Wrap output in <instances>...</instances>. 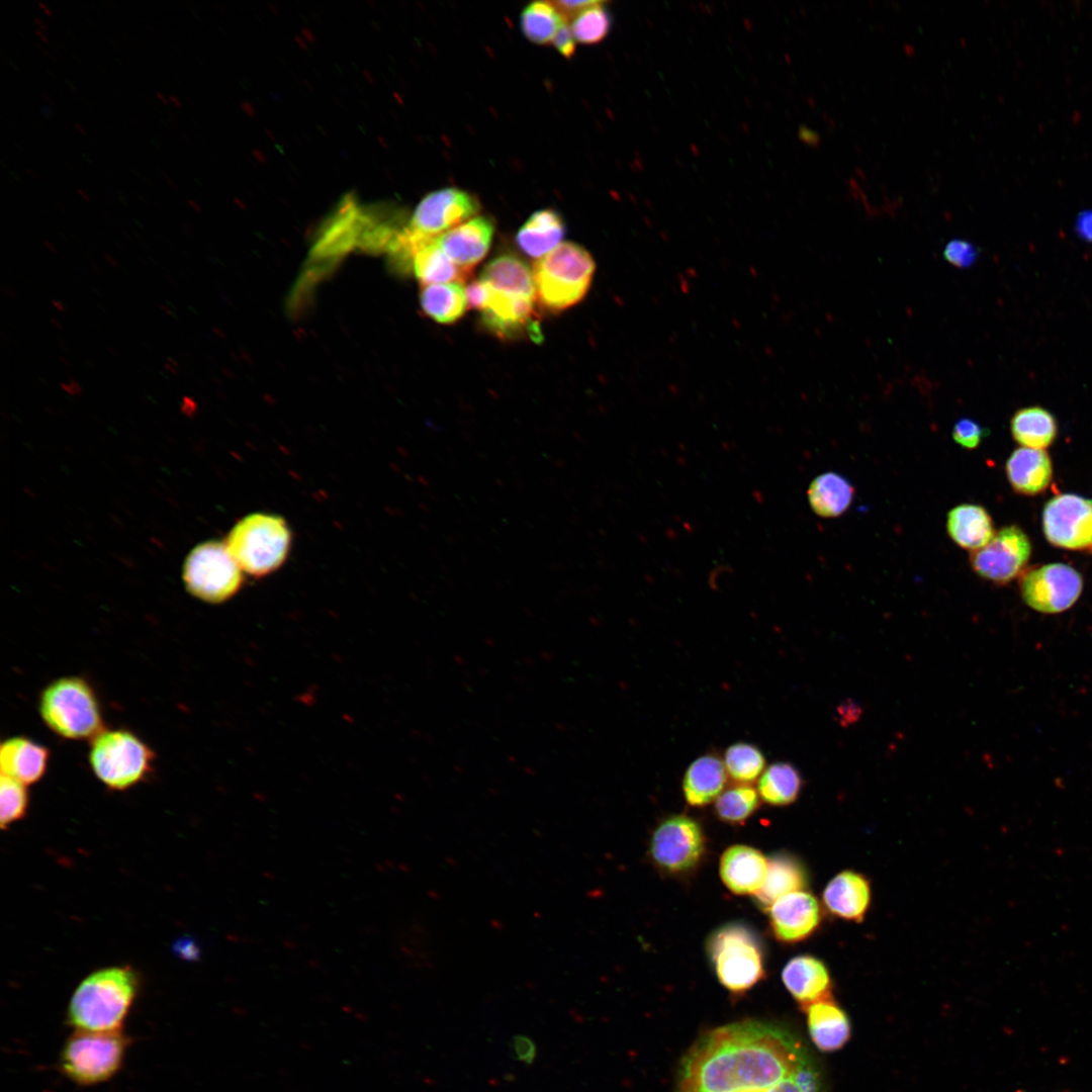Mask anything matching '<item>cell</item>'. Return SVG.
I'll use <instances>...</instances> for the list:
<instances>
[{"instance_id": "obj_59", "label": "cell", "mask_w": 1092, "mask_h": 1092, "mask_svg": "<svg viewBox=\"0 0 1092 1092\" xmlns=\"http://www.w3.org/2000/svg\"><path fill=\"white\" fill-rule=\"evenodd\" d=\"M50 322H51V323H52V324H53V325H54L55 327H57L58 329H61V325H60V322H59L58 320H55L54 317H51V318H50Z\"/></svg>"}, {"instance_id": "obj_4", "label": "cell", "mask_w": 1092, "mask_h": 1092, "mask_svg": "<svg viewBox=\"0 0 1092 1092\" xmlns=\"http://www.w3.org/2000/svg\"><path fill=\"white\" fill-rule=\"evenodd\" d=\"M595 269V261L584 248L562 243L534 264L536 297L551 310L570 307L587 293Z\"/></svg>"}, {"instance_id": "obj_32", "label": "cell", "mask_w": 1092, "mask_h": 1092, "mask_svg": "<svg viewBox=\"0 0 1092 1092\" xmlns=\"http://www.w3.org/2000/svg\"><path fill=\"white\" fill-rule=\"evenodd\" d=\"M803 778L799 769L787 761H777L765 767L757 780L759 798L770 806L793 804L800 796Z\"/></svg>"}, {"instance_id": "obj_27", "label": "cell", "mask_w": 1092, "mask_h": 1092, "mask_svg": "<svg viewBox=\"0 0 1092 1092\" xmlns=\"http://www.w3.org/2000/svg\"><path fill=\"white\" fill-rule=\"evenodd\" d=\"M480 280L496 291L532 300L536 297L533 271L513 255H502L488 262L480 274Z\"/></svg>"}, {"instance_id": "obj_14", "label": "cell", "mask_w": 1092, "mask_h": 1092, "mask_svg": "<svg viewBox=\"0 0 1092 1092\" xmlns=\"http://www.w3.org/2000/svg\"><path fill=\"white\" fill-rule=\"evenodd\" d=\"M477 198L469 192L448 187L426 195L417 205L407 228L416 235L437 238L476 215Z\"/></svg>"}, {"instance_id": "obj_18", "label": "cell", "mask_w": 1092, "mask_h": 1092, "mask_svg": "<svg viewBox=\"0 0 1092 1092\" xmlns=\"http://www.w3.org/2000/svg\"><path fill=\"white\" fill-rule=\"evenodd\" d=\"M493 222L485 216L473 217L437 237L446 255L459 267L470 271L489 250Z\"/></svg>"}, {"instance_id": "obj_54", "label": "cell", "mask_w": 1092, "mask_h": 1092, "mask_svg": "<svg viewBox=\"0 0 1092 1092\" xmlns=\"http://www.w3.org/2000/svg\"><path fill=\"white\" fill-rule=\"evenodd\" d=\"M77 192H78V193L80 194V196H82V197H83V199H85L86 201H90V197H89V195H87V193H86L85 191H83L82 189L78 188V189H77Z\"/></svg>"}, {"instance_id": "obj_44", "label": "cell", "mask_w": 1092, "mask_h": 1092, "mask_svg": "<svg viewBox=\"0 0 1092 1092\" xmlns=\"http://www.w3.org/2000/svg\"><path fill=\"white\" fill-rule=\"evenodd\" d=\"M1075 231L1083 241L1092 243V209L1079 212L1076 218Z\"/></svg>"}, {"instance_id": "obj_11", "label": "cell", "mask_w": 1092, "mask_h": 1092, "mask_svg": "<svg viewBox=\"0 0 1092 1092\" xmlns=\"http://www.w3.org/2000/svg\"><path fill=\"white\" fill-rule=\"evenodd\" d=\"M1023 602L1041 614H1059L1070 609L1080 598L1083 578L1072 566L1050 563L1025 569L1019 580Z\"/></svg>"}, {"instance_id": "obj_43", "label": "cell", "mask_w": 1092, "mask_h": 1092, "mask_svg": "<svg viewBox=\"0 0 1092 1092\" xmlns=\"http://www.w3.org/2000/svg\"><path fill=\"white\" fill-rule=\"evenodd\" d=\"M511 1049L515 1057L526 1064H531L536 1057L535 1043L525 1035L514 1036Z\"/></svg>"}, {"instance_id": "obj_52", "label": "cell", "mask_w": 1092, "mask_h": 1092, "mask_svg": "<svg viewBox=\"0 0 1092 1092\" xmlns=\"http://www.w3.org/2000/svg\"><path fill=\"white\" fill-rule=\"evenodd\" d=\"M35 32L42 39L43 42L49 43L48 37L44 35V33L40 29H36Z\"/></svg>"}, {"instance_id": "obj_12", "label": "cell", "mask_w": 1092, "mask_h": 1092, "mask_svg": "<svg viewBox=\"0 0 1092 1092\" xmlns=\"http://www.w3.org/2000/svg\"><path fill=\"white\" fill-rule=\"evenodd\" d=\"M1042 529L1053 546L1092 555V499L1075 493L1054 496L1043 508Z\"/></svg>"}, {"instance_id": "obj_13", "label": "cell", "mask_w": 1092, "mask_h": 1092, "mask_svg": "<svg viewBox=\"0 0 1092 1092\" xmlns=\"http://www.w3.org/2000/svg\"><path fill=\"white\" fill-rule=\"evenodd\" d=\"M1031 555V543L1026 533L1015 525L995 532L984 547L972 551L970 564L980 577L1006 584L1021 575Z\"/></svg>"}, {"instance_id": "obj_62", "label": "cell", "mask_w": 1092, "mask_h": 1092, "mask_svg": "<svg viewBox=\"0 0 1092 1092\" xmlns=\"http://www.w3.org/2000/svg\"><path fill=\"white\" fill-rule=\"evenodd\" d=\"M41 95H42V96H43V98H44L46 100H48V101H49L50 103L52 102V101H51V99L49 98V96H48V95H47L46 93H43V92H42V93H41Z\"/></svg>"}, {"instance_id": "obj_31", "label": "cell", "mask_w": 1092, "mask_h": 1092, "mask_svg": "<svg viewBox=\"0 0 1092 1092\" xmlns=\"http://www.w3.org/2000/svg\"><path fill=\"white\" fill-rule=\"evenodd\" d=\"M1011 434L1025 448L1043 450L1058 435L1055 416L1044 407L1033 405L1018 410L1011 418Z\"/></svg>"}, {"instance_id": "obj_28", "label": "cell", "mask_w": 1092, "mask_h": 1092, "mask_svg": "<svg viewBox=\"0 0 1092 1092\" xmlns=\"http://www.w3.org/2000/svg\"><path fill=\"white\" fill-rule=\"evenodd\" d=\"M565 233L564 222L552 209L535 211L517 234L519 248L532 258L543 257L554 250Z\"/></svg>"}, {"instance_id": "obj_5", "label": "cell", "mask_w": 1092, "mask_h": 1092, "mask_svg": "<svg viewBox=\"0 0 1092 1092\" xmlns=\"http://www.w3.org/2000/svg\"><path fill=\"white\" fill-rule=\"evenodd\" d=\"M154 761L152 748L129 730H103L91 739L90 767L111 790L123 791L138 785L152 772Z\"/></svg>"}, {"instance_id": "obj_7", "label": "cell", "mask_w": 1092, "mask_h": 1092, "mask_svg": "<svg viewBox=\"0 0 1092 1092\" xmlns=\"http://www.w3.org/2000/svg\"><path fill=\"white\" fill-rule=\"evenodd\" d=\"M707 950L718 980L732 993L742 994L764 977L760 941L742 923H728L715 930Z\"/></svg>"}, {"instance_id": "obj_50", "label": "cell", "mask_w": 1092, "mask_h": 1092, "mask_svg": "<svg viewBox=\"0 0 1092 1092\" xmlns=\"http://www.w3.org/2000/svg\"><path fill=\"white\" fill-rule=\"evenodd\" d=\"M169 99H170V101H171V102H173V103H174V105H175V106H177V107H181V106H182V104H181V102H180V100H179V98H178V97H176V96H174V95H170V96H169Z\"/></svg>"}, {"instance_id": "obj_17", "label": "cell", "mask_w": 1092, "mask_h": 1092, "mask_svg": "<svg viewBox=\"0 0 1092 1092\" xmlns=\"http://www.w3.org/2000/svg\"><path fill=\"white\" fill-rule=\"evenodd\" d=\"M825 910L851 922H862L872 903L870 880L858 872L845 870L835 875L822 893Z\"/></svg>"}, {"instance_id": "obj_35", "label": "cell", "mask_w": 1092, "mask_h": 1092, "mask_svg": "<svg viewBox=\"0 0 1092 1092\" xmlns=\"http://www.w3.org/2000/svg\"><path fill=\"white\" fill-rule=\"evenodd\" d=\"M565 22L550 1L528 4L520 16V27L525 37L536 44L551 42Z\"/></svg>"}, {"instance_id": "obj_38", "label": "cell", "mask_w": 1092, "mask_h": 1092, "mask_svg": "<svg viewBox=\"0 0 1092 1092\" xmlns=\"http://www.w3.org/2000/svg\"><path fill=\"white\" fill-rule=\"evenodd\" d=\"M28 806V793L26 786L11 778H0V819L1 827L5 828L11 823L22 818Z\"/></svg>"}, {"instance_id": "obj_19", "label": "cell", "mask_w": 1092, "mask_h": 1092, "mask_svg": "<svg viewBox=\"0 0 1092 1092\" xmlns=\"http://www.w3.org/2000/svg\"><path fill=\"white\" fill-rule=\"evenodd\" d=\"M782 980L801 1008L833 998L830 973L814 956L801 954L790 960L783 970Z\"/></svg>"}, {"instance_id": "obj_53", "label": "cell", "mask_w": 1092, "mask_h": 1092, "mask_svg": "<svg viewBox=\"0 0 1092 1092\" xmlns=\"http://www.w3.org/2000/svg\"><path fill=\"white\" fill-rule=\"evenodd\" d=\"M161 173H162V174L164 175V177H165V179H166V182H167V183H168V184H169V185H170V186H171V187H172L173 189H177V186H176V184H175V183H174V182H173V181H172V180H171L170 178H168V176H167V175H166V174H165V173H164L163 171H161Z\"/></svg>"}, {"instance_id": "obj_24", "label": "cell", "mask_w": 1092, "mask_h": 1092, "mask_svg": "<svg viewBox=\"0 0 1092 1092\" xmlns=\"http://www.w3.org/2000/svg\"><path fill=\"white\" fill-rule=\"evenodd\" d=\"M802 1010L807 1015L811 1039L820 1051L834 1052L848 1041V1017L833 998L812 1003Z\"/></svg>"}, {"instance_id": "obj_6", "label": "cell", "mask_w": 1092, "mask_h": 1092, "mask_svg": "<svg viewBox=\"0 0 1092 1092\" xmlns=\"http://www.w3.org/2000/svg\"><path fill=\"white\" fill-rule=\"evenodd\" d=\"M290 541V530L281 517L257 513L234 526L226 546L242 570L262 576L283 563Z\"/></svg>"}, {"instance_id": "obj_42", "label": "cell", "mask_w": 1092, "mask_h": 1092, "mask_svg": "<svg viewBox=\"0 0 1092 1092\" xmlns=\"http://www.w3.org/2000/svg\"><path fill=\"white\" fill-rule=\"evenodd\" d=\"M600 1V0H599ZM597 0H582V1H568V0H556L551 1L553 6L559 12L563 20L566 22L569 19H573L580 12L586 8L597 4Z\"/></svg>"}, {"instance_id": "obj_57", "label": "cell", "mask_w": 1092, "mask_h": 1092, "mask_svg": "<svg viewBox=\"0 0 1092 1092\" xmlns=\"http://www.w3.org/2000/svg\"><path fill=\"white\" fill-rule=\"evenodd\" d=\"M187 202H188V204H189V205H190L191 207H193V208H194V209H195L196 211H199V207H198V205H197V204L195 203V201H192V200L188 199V200H187Z\"/></svg>"}, {"instance_id": "obj_26", "label": "cell", "mask_w": 1092, "mask_h": 1092, "mask_svg": "<svg viewBox=\"0 0 1092 1092\" xmlns=\"http://www.w3.org/2000/svg\"><path fill=\"white\" fill-rule=\"evenodd\" d=\"M808 876L801 861L787 853H778L768 859L767 874L760 890L754 895L758 906L768 910L783 896L803 890Z\"/></svg>"}, {"instance_id": "obj_58", "label": "cell", "mask_w": 1092, "mask_h": 1092, "mask_svg": "<svg viewBox=\"0 0 1092 1092\" xmlns=\"http://www.w3.org/2000/svg\"><path fill=\"white\" fill-rule=\"evenodd\" d=\"M4 290H5L4 292H5V293H6L7 295H9V296H12V297H15V296H16V293H15V292H14V291H13L12 289H10V288H6V289H4Z\"/></svg>"}, {"instance_id": "obj_10", "label": "cell", "mask_w": 1092, "mask_h": 1092, "mask_svg": "<svg viewBox=\"0 0 1092 1092\" xmlns=\"http://www.w3.org/2000/svg\"><path fill=\"white\" fill-rule=\"evenodd\" d=\"M706 838L701 824L688 815H672L654 830L649 851L655 864L670 874L690 872L701 861Z\"/></svg>"}, {"instance_id": "obj_16", "label": "cell", "mask_w": 1092, "mask_h": 1092, "mask_svg": "<svg viewBox=\"0 0 1092 1092\" xmlns=\"http://www.w3.org/2000/svg\"><path fill=\"white\" fill-rule=\"evenodd\" d=\"M486 287V297L479 310L482 323L489 331L504 338L527 332L533 340H541L540 329L534 318V300Z\"/></svg>"}, {"instance_id": "obj_1", "label": "cell", "mask_w": 1092, "mask_h": 1092, "mask_svg": "<svg viewBox=\"0 0 1092 1092\" xmlns=\"http://www.w3.org/2000/svg\"><path fill=\"white\" fill-rule=\"evenodd\" d=\"M676 1092H826L807 1046L779 1024L745 1019L701 1035L684 1057Z\"/></svg>"}, {"instance_id": "obj_36", "label": "cell", "mask_w": 1092, "mask_h": 1092, "mask_svg": "<svg viewBox=\"0 0 1092 1092\" xmlns=\"http://www.w3.org/2000/svg\"><path fill=\"white\" fill-rule=\"evenodd\" d=\"M757 790L750 785L736 784L724 790L715 801L717 817L729 824H742L759 806Z\"/></svg>"}, {"instance_id": "obj_39", "label": "cell", "mask_w": 1092, "mask_h": 1092, "mask_svg": "<svg viewBox=\"0 0 1092 1092\" xmlns=\"http://www.w3.org/2000/svg\"><path fill=\"white\" fill-rule=\"evenodd\" d=\"M942 255L950 265L960 269H968L977 262L980 250L978 246L970 241L952 239L945 245Z\"/></svg>"}, {"instance_id": "obj_23", "label": "cell", "mask_w": 1092, "mask_h": 1092, "mask_svg": "<svg viewBox=\"0 0 1092 1092\" xmlns=\"http://www.w3.org/2000/svg\"><path fill=\"white\" fill-rule=\"evenodd\" d=\"M1007 479L1013 490L1023 495H1036L1044 491L1053 478V466L1044 450L1015 449L1005 464Z\"/></svg>"}, {"instance_id": "obj_34", "label": "cell", "mask_w": 1092, "mask_h": 1092, "mask_svg": "<svg viewBox=\"0 0 1092 1092\" xmlns=\"http://www.w3.org/2000/svg\"><path fill=\"white\" fill-rule=\"evenodd\" d=\"M722 759L728 778L736 784L750 785L759 779L766 767V759L761 749L744 741L729 745Z\"/></svg>"}, {"instance_id": "obj_37", "label": "cell", "mask_w": 1092, "mask_h": 1092, "mask_svg": "<svg viewBox=\"0 0 1092 1092\" xmlns=\"http://www.w3.org/2000/svg\"><path fill=\"white\" fill-rule=\"evenodd\" d=\"M605 4L599 1L572 19L570 28L577 42L596 44L606 38L612 21Z\"/></svg>"}, {"instance_id": "obj_41", "label": "cell", "mask_w": 1092, "mask_h": 1092, "mask_svg": "<svg viewBox=\"0 0 1092 1092\" xmlns=\"http://www.w3.org/2000/svg\"><path fill=\"white\" fill-rule=\"evenodd\" d=\"M552 42L561 56L565 58L573 57L576 40L570 26L566 22L561 24Z\"/></svg>"}, {"instance_id": "obj_33", "label": "cell", "mask_w": 1092, "mask_h": 1092, "mask_svg": "<svg viewBox=\"0 0 1092 1092\" xmlns=\"http://www.w3.org/2000/svg\"><path fill=\"white\" fill-rule=\"evenodd\" d=\"M420 299L423 311L440 324L456 322L468 305L466 289L460 282L426 285Z\"/></svg>"}, {"instance_id": "obj_15", "label": "cell", "mask_w": 1092, "mask_h": 1092, "mask_svg": "<svg viewBox=\"0 0 1092 1092\" xmlns=\"http://www.w3.org/2000/svg\"><path fill=\"white\" fill-rule=\"evenodd\" d=\"M768 912L775 936L786 943L809 938L817 931L823 919L819 901L813 894L803 890L783 896L770 906Z\"/></svg>"}, {"instance_id": "obj_48", "label": "cell", "mask_w": 1092, "mask_h": 1092, "mask_svg": "<svg viewBox=\"0 0 1092 1092\" xmlns=\"http://www.w3.org/2000/svg\"><path fill=\"white\" fill-rule=\"evenodd\" d=\"M104 258H105V260H106V262L108 264H110L113 267H117V262L112 256H110L109 254H105Z\"/></svg>"}, {"instance_id": "obj_21", "label": "cell", "mask_w": 1092, "mask_h": 1092, "mask_svg": "<svg viewBox=\"0 0 1092 1092\" xmlns=\"http://www.w3.org/2000/svg\"><path fill=\"white\" fill-rule=\"evenodd\" d=\"M50 750L30 738L13 736L1 743V776L25 786L37 783L46 774Z\"/></svg>"}, {"instance_id": "obj_8", "label": "cell", "mask_w": 1092, "mask_h": 1092, "mask_svg": "<svg viewBox=\"0 0 1092 1092\" xmlns=\"http://www.w3.org/2000/svg\"><path fill=\"white\" fill-rule=\"evenodd\" d=\"M127 1046L128 1038L121 1030H76L61 1051L60 1069L78 1085L100 1084L120 1070Z\"/></svg>"}, {"instance_id": "obj_51", "label": "cell", "mask_w": 1092, "mask_h": 1092, "mask_svg": "<svg viewBox=\"0 0 1092 1092\" xmlns=\"http://www.w3.org/2000/svg\"><path fill=\"white\" fill-rule=\"evenodd\" d=\"M33 20H34V23H35V24H36V25H37L38 27H40V28H41V29H43V30H47V26L44 25V23L42 22V20H40V19H39V18H37V17H34V18H33Z\"/></svg>"}, {"instance_id": "obj_49", "label": "cell", "mask_w": 1092, "mask_h": 1092, "mask_svg": "<svg viewBox=\"0 0 1092 1092\" xmlns=\"http://www.w3.org/2000/svg\"><path fill=\"white\" fill-rule=\"evenodd\" d=\"M38 6L43 10L47 15L52 16V11L46 4H43L42 2H38Z\"/></svg>"}, {"instance_id": "obj_61", "label": "cell", "mask_w": 1092, "mask_h": 1092, "mask_svg": "<svg viewBox=\"0 0 1092 1092\" xmlns=\"http://www.w3.org/2000/svg\"><path fill=\"white\" fill-rule=\"evenodd\" d=\"M74 126H75V127L77 128V130H78L79 132H81L82 134H84V133H85V130H84V128H83V126H82V125H80V124H78V123H74Z\"/></svg>"}, {"instance_id": "obj_20", "label": "cell", "mask_w": 1092, "mask_h": 1092, "mask_svg": "<svg viewBox=\"0 0 1092 1092\" xmlns=\"http://www.w3.org/2000/svg\"><path fill=\"white\" fill-rule=\"evenodd\" d=\"M767 869L766 857L748 845H732L720 859L721 879L737 895H755L764 883Z\"/></svg>"}, {"instance_id": "obj_22", "label": "cell", "mask_w": 1092, "mask_h": 1092, "mask_svg": "<svg viewBox=\"0 0 1092 1092\" xmlns=\"http://www.w3.org/2000/svg\"><path fill=\"white\" fill-rule=\"evenodd\" d=\"M727 780L728 775L720 756L706 753L697 757L682 777L681 789L686 802L694 807H703L716 801L724 791Z\"/></svg>"}, {"instance_id": "obj_40", "label": "cell", "mask_w": 1092, "mask_h": 1092, "mask_svg": "<svg viewBox=\"0 0 1092 1092\" xmlns=\"http://www.w3.org/2000/svg\"><path fill=\"white\" fill-rule=\"evenodd\" d=\"M987 428L968 418L960 419L952 428V439L966 449L977 448L987 437Z\"/></svg>"}, {"instance_id": "obj_25", "label": "cell", "mask_w": 1092, "mask_h": 1092, "mask_svg": "<svg viewBox=\"0 0 1092 1092\" xmlns=\"http://www.w3.org/2000/svg\"><path fill=\"white\" fill-rule=\"evenodd\" d=\"M946 530L961 548L975 551L993 538L994 524L988 511L976 504H961L952 508L946 519Z\"/></svg>"}, {"instance_id": "obj_9", "label": "cell", "mask_w": 1092, "mask_h": 1092, "mask_svg": "<svg viewBox=\"0 0 1092 1092\" xmlns=\"http://www.w3.org/2000/svg\"><path fill=\"white\" fill-rule=\"evenodd\" d=\"M183 579L187 590L194 597L217 604L237 593L243 576L228 546L209 541L199 544L188 554Z\"/></svg>"}, {"instance_id": "obj_2", "label": "cell", "mask_w": 1092, "mask_h": 1092, "mask_svg": "<svg viewBox=\"0 0 1092 1092\" xmlns=\"http://www.w3.org/2000/svg\"><path fill=\"white\" fill-rule=\"evenodd\" d=\"M139 990L136 973L128 966L93 972L75 989L67 1021L76 1030H120Z\"/></svg>"}, {"instance_id": "obj_3", "label": "cell", "mask_w": 1092, "mask_h": 1092, "mask_svg": "<svg viewBox=\"0 0 1092 1092\" xmlns=\"http://www.w3.org/2000/svg\"><path fill=\"white\" fill-rule=\"evenodd\" d=\"M38 711L48 728L66 739H93L104 730L97 696L79 676L51 681L41 691Z\"/></svg>"}, {"instance_id": "obj_47", "label": "cell", "mask_w": 1092, "mask_h": 1092, "mask_svg": "<svg viewBox=\"0 0 1092 1092\" xmlns=\"http://www.w3.org/2000/svg\"><path fill=\"white\" fill-rule=\"evenodd\" d=\"M52 304L57 310H59L61 312H64L66 310L65 304L63 303L62 300L54 299V300H52Z\"/></svg>"}, {"instance_id": "obj_46", "label": "cell", "mask_w": 1092, "mask_h": 1092, "mask_svg": "<svg viewBox=\"0 0 1092 1092\" xmlns=\"http://www.w3.org/2000/svg\"><path fill=\"white\" fill-rule=\"evenodd\" d=\"M164 368L173 375L178 374V369H179L178 363L172 357H167V359H166V361L164 363Z\"/></svg>"}, {"instance_id": "obj_30", "label": "cell", "mask_w": 1092, "mask_h": 1092, "mask_svg": "<svg viewBox=\"0 0 1092 1092\" xmlns=\"http://www.w3.org/2000/svg\"><path fill=\"white\" fill-rule=\"evenodd\" d=\"M854 488L847 478L836 472H825L815 477L808 489V500L813 512L822 518H836L850 507Z\"/></svg>"}, {"instance_id": "obj_56", "label": "cell", "mask_w": 1092, "mask_h": 1092, "mask_svg": "<svg viewBox=\"0 0 1092 1092\" xmlns=\"http://www.w3.org/2000/svg\"><path fill=\"white\" fill-rule=\"evenodd\" d=\"M156 95L165 105H168V100L162 93L157 92Z\"/></svg>"}, {"instance_id": "obj_55", "label": "cell", "mask_w": 1092, "mask_h": 1092, "mask_svg": "<svg viewBox=\"0 0 1092 1092\" xmlns=\"http://www.w3.org/2000/svg\"><path fill=\"white\" fill-rule=\"evenodd\" d=\"M44 246H46V247H47V248H48V249H49V250H50V251H51L52 253H56V252H57V251H56V248L54 247V245H53V244H52L51 242H49V241H44Z\"/></svg>"}, {"instance_id": "obj_29", "label": "cell", "mask_w": 1092, "mask_h": 1092, "mask_svg": "<svg viewBox=\"0 0 1092 1092\" xmlns=\"http://www.w3.org/2000/svg\"><path fill=\"white\" fill-rule=\"evenodd\" d=\"M413 270L420 282L426 285L462 282L470 274L456 265L439 246L436 238H425L414 255Z\"/></svg>"}, {"instance_id": "obj_60", "label": "cell", "mask_w": 1092, "mask_h": 1092, "mask_svg": "<svg viewBox=\"0 0 1092 1092\" xmlns=\"http://www.w3.org/2000/svg\"><path fill=\"white\" fill-rule=\"evenodd\" d=\"M25 171H26V173H27V174H29V175H30V176H31V177H32L33 179H35V180H38V177H37V176H36V175H35V174H34V173H33V172H32V171H31V170L29 169V168H25Z\"/></svg>"}, {"instance_id": "obj_45", "label": "cell", "mask_w": 1092, "mask_h": 1092, "mask_svg": "<svg viewBox=\"0 0 1092 1092\" xmlns=\"http://www.w3.org/2000/svg\"><path fill=\"white\" fill-rule=\"evenodd\" d=\"M61 387L71 394H77L81 391L79 384L73 379H70L69 382L61 383Z\"/></svg>"}]
</instances>
